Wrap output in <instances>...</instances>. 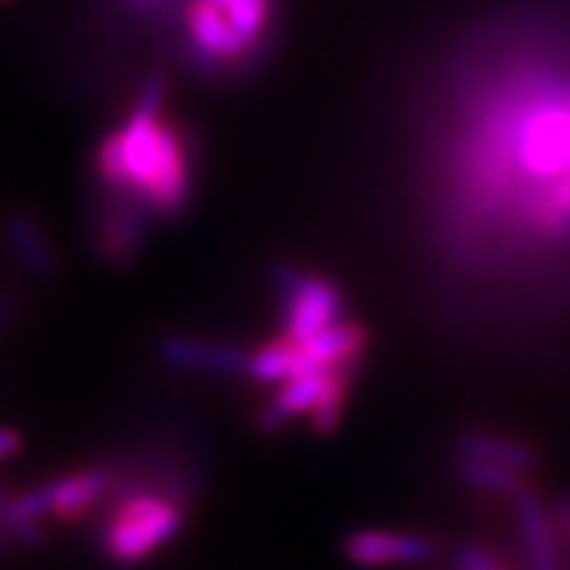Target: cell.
I'll return each mask as SVG.
<instances>
[{
	"mask_svg": "<svg viewBox=\"0 0 570 570\" xmlns=\"http://www.w3.org/2000/svg\"><path fill=\"white\" fill-rule=\"evenodd\" d=\"M13 547L17 544H13L11 533H9V529H6V520H3V515H0V554H9Z\"/></svg>",
	"mask_w": 570,
	"mask_h": 570,
	"instance_id": "obj_18",
	"label": "cell"
},
{
	"mask_svg": "<svg viewBox=\"0 0 570 570\" xmlns=\"http://www.w3.org/2000/svg\"><path fill=\"white\" fill-rule=\"evenodd\" d=\"M3 235L19 265L35 281H53L56 273H59V256H56V248L51 238H48V233L42 230V225L30 212L6 214Z\"/></svg>",
	"mask_w": 570,
	"mask_h": 570,
	"instance_id": "obj_10",
	"label": "cell"
},
{
	"mask_svg": "<svg viewBox=\"0 0 570 570\" xmlns=\"http://www.w3.org/2000/svg\"><path fill=\"white\" fill-rule=\"evenodd\" d=\"M185 35L194 56L209 69H233L254 56L230 19L212 0H188L183 11Z\"/></svg>",
	"mask_w": 570,
	"mask_h": 570,
	"instance_id": "obj_6",
	"label": "cell"
},
{
	"mask_svg": "<svg viewBox=\"0 0 570 570\" xmlns=\"http://www.w3.org/2000/svg\"><path fill=\"white\" fill-rule=\"evenodd\" d=\"M273 275L283 296V336L309 341L344 320V296L331 277L294 265H277Z\"/></svg>",
	"mask_w": 570,
	"mask_h": 570,
	"instance_id": "obj_5",
	"label": "cell"
},
{
	"mask_svg": "<svg viewBox=\"0 0 570 570\" xmlns=\"http://www.w3.org/2000/svg\"><path fill=\"white\" fill-rule=\"evenodd\" d=\"M21 446H24V439H21V433L17 428H9L3 425L0 428V462L17 458L21 452Z\"/></svg>",
	"mask_w": 570,
	"mask_h": 570,
	"instance_id": "obj_16",
	"label": "cell"
},
{
	"mask_svg": "<svg viewBox=\"0 0 570 570\" xmlns=\"http://www.w3.org/2000/svg\"><path fill=\"white\" fill-rule=\"evenodd\" d=\"M188 510L177 497L159 491H132L111 510L101 533V550L109 562L132 568L180 537Z\"/></svg>",
	"mask_w": 570,
	"mask_h": 570,
	"instance_id": "obj_2",
	"label": "cell"
},
{
	"mask_svg": "<svg viewBox=\"0 0 570 570\" xmlns=\"http://www.w3.org/2000/svg\"><path fill=\"white\" fill-rule=\"evenodd\" d=\"M19 315V298L11 291H0V336L13 325Z\"/></svg>",
	"mask_w": 570,
	"mask_h": 570,
	"instance_id": "obj_17",
	"label": "cell"
},
{
	"mask_svg": "<svg viewBox=\"0 0 570 570\" xmlns=\"http://www.w3.org/2000/svg\"><path fill=\"white\" fill-rule=\"evenodd\" d=\"M458 568L460 570H502L487 552L479 547H462L458 552Z\"/></svg>",
	"mask_w": 570,
	"mask_h": 570,
	"instance_id": "obj_15",
	"label": "cell"
},
{
	"mask_svg": "<svg viewBox=\"0 0 570 570\" xmlns=\"http://www.w3.org/2000/svg\"><path fill=\"white\" fill-rule=\"evenodd\" d=\"M225 11L235 32L256 53V48L267 40L275 21V0H212Z\"/></svg>",
	"mask_w": 570,
	"mask_h": 570,
	"instance_id": "obj_13",
	"label": "cell"
},
{
	"mask_svg": "<svg viewBox=\"0 0 570 570\" xmlns=\"http://www.w3.org/2000/svg\"><path fill=\"white\" fill-rule=\"evenodd\" d=\"M167 82H142L132 109L92 151V173L111 198L132 204L154 223H173L188 212L196 188L188 135L164 117Z\"/></svg>",
	"mask_w": 570,
	"mask_h": 570,
	"instance_id": "obj_1",
	"label": "cell"
},
{
	"mask_svg": "<svg viewBox=\"0 0 570 570\" xmlns=\"http://www.w3.org/2000/svg\"><path fill=\"white\" fill-rule=\"evenodd\" d=\"M356 377H360V367L315 370V373L291 377L275 389L273 399L259 410L256 425L275 433L294 417L306 415L317 433H333L344 417Z\"/></svg>",
	"mask_w": 570,
	"mask_h": 570,
	"instance_id": "obj_4",
	"label": "cell"
},
{
	"mask_svg": "<svg viewBox=\"0 0 570 570\" xmlns=\"http://www.w3.org/2000/svg\"><path fill=\"white\" fill-rule=\"evenodd\" d=\"M458 452L460 458H473V460H487L504 465L518 473H529L537 468V452L531 446L520 444V441L497 436V433H483V431H468L458 439Z\"/></svg>",
	"mask_w": 570,
	"mask_h": 570,
	"instance_id": "obj_12",
	"label": "cell"
},
{
	"mask_svg": "<svg viewBox=\"0 0 570 570\" xmlns=\"http://www.w3.org/2000/svg\"><path fill=\"white\" fill-rule=\"evenodd\" d=\"M130 3L135 6V9H140V11H151V9H156V6L161 3V0H130Z\"/></svg>",
	"mask_w": 570,
	"mask_h": 570,
	"instance_id": "obj_19",
	"label": "cell"
},
{
	"mask_svg": "<svg viewBox=\"0 0 570 570\" xmlns=\"http://www.w3.org/2000/svg\"><path fill=\"white\" fill-rule=\"evenodd\" d=\"M0 3H13V0H0Z\"/></svg>",
	"mask_w": 570,
	"mask_h": 570,
	"instance_id": "obj_20",
	"label": "cell"
},
{
	"mask_svg": "<svg viewBox=\"0 0 570 570\" xmlns=\"http://www.w3.org/2000/svg\"><path fill=\"white\" fill-rule=\"evenodd\" d=\"M159 356L169 367L198 375H246L252 352L219 341L196 336H167L159 344Z\"/></svg>",
	"mask_w": 570,
	"mask_h": 570,
	"instance_id": "obj_8",
	"label": "cell"
},
{
	"mask_svg": "<svg viewBox=\"0 0 570 570\" xmlns=\"http://www.w3.org/2000/svg\"><path fill=\"white\" fill-rule=\"evenodd\" d=\"M341 554L354 568H394L420 566L436 558V541L423 533L360 529L341 541Z\"/></svg>",
	"mask_w": 570,
	"mask_h": 570,
	"instance_id": "obj_7",
	"label": "cell"
},
{
	"mask_svg": "<svg viewBox=\"0 0 570 570\" xmlns=\"http://www.w3.org/2000/svg\"><path fill=\"white\" fill-rule=\"evenodd\" d=\"M367 348V331L356 320L344 317L320 336L309 341H294L277 336L252 352L248 377L265 386H281L291 377L315 373V370L360 367Z\"/></svg>",
	"mask_w": 570,
	"mask_h": 570,
	"instance_id": "obj_3",
	"label": "cell"
},
{
	"mask_svg": "<svg viewBox=\"0 0 570 570\" xmlns=\"http://www.w3.org/2000/svg\"><path fill=\"white\" fill-rule=\"evenodd\" d=\"M458 475L468 487L487 491V494H518L523 489V473L487 460L460 458Z\"/></svg>",
	"mask_w": 570,
	"mask_h": 570,
	"instance_id": "obj_14",
	"label": "cell"
},
{
	"mask_svg": "<svg viewBox=\"0 0 570 570\" xmlns=\"http://www.w3.org/2000/svg\"><path fill=\"white\" fill-rule=\"evenodd\" d=\"M518 525L523 533L525 552H529L531 570H560L558 547H554L552 525L547 518L544 504L537 497V491L520 489L518 491Z\"/></svg>",
	"mask_w": 570,
	"mask_h": 570,
	"instance_id": "obj_11",
	"label": "cell"
},
{
	"mask_svg": "<svg viewBox=\"0 0 570 570\" xmlns=\"http://www.w3.org/2000/svg\"><path fill=\"white\" fill-rule=\"evenodd\" d=\"M154 219L146 217L132 204L111 198L98 212L96 219V248L109 265L125 267L146 248L148 227Z\"/></svg>",
	"mask_w": 570,
	"mask_h": 570,
	"instance_id": "obj_9",
	"label": "cell"
}]
</instances>
